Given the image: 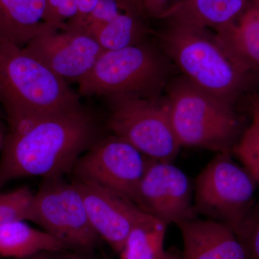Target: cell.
<instances>
[{
	"instance_id": "cell-1",
	"label": "cell",
	"mask_w": 259,
	"mask_h": 259,
	"mask_svg": "<svg viewBox=\"0 0 259 259\" xmlns=\"http://www.w3.org/2000/svg\"><path fill=\"white\" fill-rule=\"evenodd\" d=\"M8 128L0 153V190L26 177L62 178L99 139L97 121L82 107Z\"/></svg>"
},
{
	"instance_id": "cell-2",
	"label": "cell",
	"mask_w": 259,
	"mask_h": 259,
	"mask_svg": "<svg viewBox=\"0 0 259 259\" xmlns=\"http://www.w3.org/2000/svg\"><path fill=\"white\" fill-rule=\"evenodd\" d=\"M0 105L8 125L82 107L69 83L23 48L2 42Z\"/></svg>"
},
{
	"instance_id": "cell-3",
	"label": "cell",
	"mask_w": 259,
	"mask_h": 259,
	"mask_svg": "<svg viewBox=\"0 0 259 259\" xmlns=\"http://www.w3.org/2000/svg\"><path fill=\"white\" fill-rule=\"evenodd\" d=\"M162 44L186 79L232 105L259 80L232 60L206 29L171 23Z\"/></svg>"
},
{
	"instance_id": "cell-4",
	"label": "cell",
	"mask_w": 259,
	"mask_h": 259,
	"mask_svg": "<svg viewBox=\"0 0 259 259\" xmlns=\"http://www.w3.org/2000/svg\"><path fill=\"white\" fill-rule=\"evenodd\" d=\"M174 131L181 146L231 151L239 134L234 105L190 82L172 85L166 100Z\"/></svg>"
},
{
	"instance_id": "cell-5",
	"label": "cell",
	"mask_w": 259,
	"mask_h": 259,
	"mask_svg": "<svg viewBox=\"0 0 259 259\" xmlns=\"http://www.w3.org/2000/svg\"><path fill=\"white\" fill-rule=\"evenodd\" d=\"M168 67L151 46L141 42L105 51L90 73L78 83V95L155 98L166 79Z\"/></svg>"
},
{
	"instance_id": "cell-6",
	"label": "cell",
	"mask_w": 259,
	"mask_h": 259,
	"mask_svg": "<svg viewBox=\"0 0 259 259\" xmlns=\"http://www.w3.org/2000/svg\"><path fill=\"white\" fill-rule=\"evenodd\" d=\"M26 221L60 241L67 249L93 254L100 237L90 223L82 194L74 181L45 180L34 193Z\"/></svg>"
},
{
	"instance_id": "cell-7",
	"label": "cell",
	"mask_w": 259,
	"mask_h": 259,
	"mask_svg": "<svg viewBox=\"0 0 259 259\" xmlns=\"http://www.w3.org/2000/svg\"><path fill=\"white\" fill-rule=\"evenodd\" d=\"M256 185L231 151L218 153L196 180L194 208L236 233L253 208Z\"/></svg>"
},
{
	"instance_id": "cell-8",
	"label": "cell",
	"mask_w": 259,
	"mask_h": 259,
	"mask_svg": "<svg viewBox=\"0 0 259 259\" xmlns=\"http://www.w3.org/2000/svg\"><path fill=\"white\" fill-rule=\"evenodd\" d=\"M107 126L146 157L172 162L181 147L177 139L167 101L156 98L122 97L110 100Z\"/></svg>"
},
{
	"instance_id": "cell-9",
	"label": "cell",
	"mask_w": 259,
	"mask_h": 259,
	"mask_svg": "<svg viewBox=\"0 0 259 259\" xmlns=\"http://www.w3.org/2000/svg\"><path fill=\"white\" fill-rule=\"evenodd\" d=\"M151 160L125 140L112 135L97 139L80 156L72 173L75 180L109 189L134 202Z\"/></svg>"
},
{
	"instance_id": "cell-10",
	"label": "cell",
	"mask_w": 259,
	"mask_h": 259,
	"mask_svg": "<svg viewBox=\"0 0 259 259\" xmlns=\"http://www.w3.org/2000/svg\"><path fill=\"white\" fill-rule=\"evenodd\" d=\"M23 49L69 84L83 79L105 51L91 34L69 25L42 32Z\"/></svg>"
},
{
	"instance_id": "cell-11",
	"label": "cell",
	"mask_w": 259,
	"mask_h": 259,
	"mask_svg": "<svg viewBox=\"0 0 259 259\" xmlns=\"http://www.w3.org/2000/svg\"><path fill=\"white\" fill-rule=\"evenodd\" d=\"M134 202L167 226L194 219L197 214L192 202L190 180L172 162L151 160Z\"/></svg>"
},
{
	"instance_id": "cell-12",
	"label": "cell",
	"mask_w": 259,
	"mask_h": 259,
	"mask_svg": "<svg viewBox=\"0 0 259 259\" xmlns=\"http://www.w3.org/2000/svg\"><path fill=\"white\" fill-rule=\"evenodd\" d=\"M97 234L120 253L130 232L150 216L132 200L114 191L75 180Z\"/></svg>"
},
{
	"instance_id": "cell-13",
	"label": "cell",
	"mask_w": 259,
	"mask_h": 259,
	"mask_svg": "<svg viewBox=\"0 0 259 259\" xmlns=\"http://www.w3.org/2000/svg\"><path fill=\"white\" fill-rule=\"evenodd\" d=\"M177 226L183 239L182 259H249L236 233L224 223L194 218Z\"/></svg>"
},
{
	"instance_id": "cell-14",
	"label": "cell",
	"mask_w": 259,
	"mask_h": 259,
	"mask_svg": "<svg viewBox=\"0 0 259 259\" xmlns=\"http://www.w3.org/2000/svg\"><path fill=\"white\" fill-rule=\"evenodd\" d=\"M215 31L214 39L227 55L259 79V6L250 1L236 21Z\"/></svg>"
},
{
	"instance_id": "cell-15",
	"label": "cell",
	"mask_w": 259,
	"mask_h": 259,
	"mask_svg": "<svg viewBox=\"0 0 259 259\" xmlns=\"http://www.w3.org/2000/svg\"><path fill=\"white\" fill-rule=\"evenodd\" d=\"M50 30L47 0H0V42L24 48Z\"/></svg>"
},
{
	"instance_id": "cell-16",
	"label": "cell",
	"mask_w": 259,
	"mask_h": 259,
	"mask_svg": "<svg viewBox=\"0 0 259 259\" xmlns=\"http://www.w3.org/2000/svg\"><path fill=\"white\" fill-rule=\"evenodd\" d=\"M250 0H180L167 7L159 18L171 23L214 30L234 23Z\"/></svg>"
},
{
	"instance_id": "cell-17",
	"label": "cell",
	"mask_w": 259,
	"mask_h": 259,
	"mask_svg": "<svg viewBox=\"0 0 259 259\" xmlns=\"http://www.w3.org/2000/svg\"><path fill=\"white\" fill-rule=\"evenodd\" d=\"M67 249L42 230L32 228L24 220L0 226V257L22 259L45 250Z\"/></svg>"
},
{
	"instance_id": "cell-18",
	"label": "cell",
	"mask_w": 259,
	"mask_h": 259,
	"mask_svg": "<svg viewBox=\"0 0 259 259\" xmlns=\"http://www.w3.org/2000/svg\"><path fill=\"white\" fill-rule=\"evenodd\" d=\"M167 225L148 216L130 232L120 252L121 259H161Z\"/></svg>"
},
{
	"instance_id": "cell-19",
	"label": "cell",
	"mask_w": 259,
	"mask_h": 259,
	"mask_svg": "<svg viewBox=\"0 0 259 259\" xmlns=\"http://www.w3.org/2000/svg\"><path fill=\"white\" fill-rule=\"evenodd\" d=\"M147 32L141 18L122 12L92 35L104 51H114L144 42Z\"/></svg>"
},
{
	"instance_id": "cell-20",
	"label": "cell",
	"mask_w": 259,
	"mask_h": 259,
	"mask_svg": "<svg viewBox=\"0 0 259 259\" xmlns=\"http://www.w3.org/2000/svg\"><path fill=\"white\" fill-rule=\"evenodd\" d=\"M233 151L257 185H259L258 126L252 122L235 144Z\"/></svg>"
},
{
	"instance_id": "cell-21",
	"label": "cell",
	"mask_w": 259,
	"mask_h": 259,
	"mask_svg": "<svg viewBox=\"0 0 259 259\" xmlns=\"http://www.w3.org/2000/svg\"><path fill=\"white\" fill-rule=\"evenodd\" d=\"M33 194L27 187L9 191L8 197L0 204V226L15 220L26 221Z\"/></svg>"
},
{
	"instance_id": "cell-22",
	"label": "cell",
	"mask_w": 259,
	"mask_h": 259,
	"mask_svg": "<svg viewBox=\"0 0 259 259\" xmlns=\"http://www.w3.org/2000/svg\"><path fill=\"white\" fill-rule=\"evenodd\" d=\"M249 259H259V207L253 208L236 233Z\"/></svg>"
},
{
	"instance_id": "cell-23",
	"label": "cell",
	"mask_w": 259,
	"mask_h": 259,
	"mask_svg": "<svg viewBox=\"0 0 259 259\" xmlns=\"http://www.w3.org/2000/svg\"><path fill=\"white\" fill-rule=\"evenodd\" d=\"M117 0H99L97 6L89 15L82 27L89 33L93 34L104 25L111 21L122 13Z\"/></svg>"
},
{
	"instance_id": "cell-24",
	"label": "cell",
	"mask_w": 259,
	"mask_h": 259,
	"mask_svg": "<svg viewBox=\"0 0 259 259\" xmlns=\"http://www.w3.org/2000/svg\"><path fill=\"white\" fill-rule=\"evenodd\" d=\"M47 8L49 24L61 30L77 15V0H47Z\"/></svg>"
},
{
	"instance_id": "cell-25",
	"label": "cell",
	"mask_w": 259,
	"mask_h": 259,
	"mask_svg": "<svg viewBox=\"0 0 259 259\" xmlns=\"http://www.w3.org/2000/svg\"><path fill=\"white\" fill-rule=\"evenodd\" d=\"M93 254L69 249L45 250L22 259H93Z\"/></svg>"
},
{
	"instance_id": "cell-26",
	"label": "cell",
	"mask_w": 259,
	"mask_h": 259,
	"mask_svg": "<svg viewBox=\"0 0 259 259\" xmlns=\"http://www.w3.org/2000/svg\"><path fill=\"white\" fill-rule=\"evenodd\" d=\"M99 0H77L78 13L76 18L66 25L81 28L86 21L89 15L97 6Z\"/></svg>"
},
{
	"instance_id": "cell-27",
	"label": "cell",
	"mask_w": 259,
	"mask_h": 259,
	"mask_svg": "<svg viewBox=\"0 0 259 259\" xmlns=\"http://www.w3.org/2000/svg\"><path fill=\"white\" fill-rule=\"evenodd\" d=\"M168 0H144L145 14L153 18H159L166 9Z\"/></svg>"
},
{
	"instance_id": "cell-28",
	"label": "cell",
	"mask_w": 259,
	"mask_h": 259,
	"mask_svg": "<svg viewBox=\"0 0 259 259\" xmlns=\"http://www.w3.org/2000/svg\"><path fill=\"white\" fill-rule=\"evenodd\" d=\"M121 10L142 18L145 14L144 0H117Z\"/></svg>"
},
{
	"instance_id": "cell-29",
	"label": "cell",
	"mask_w": 259,
	"mask_h": 259,
	"mask_svg": "<svg viewBox=\"0 0 259 259\" xmlns=\"http://www.w3.org/2000/svg\"><path fill=\"white\" fill-rule=\"evenodd\" d=\"M250 112H251L253 123L259 127V93L253 96L250 104Z\"/></svg>"
},
{
	"instance_id": "cell-30",
	"label": "cell",
	"mask_w": 259,
	"mask_h": 259,
	"mask_svg": "<svg viewBox=\"0 0 259 259\" xmlns=\"http://www.w3.org/2000/svg\"><path fill=\"white\" fill-rule=\"evenodd\" d=\"M5 135H6V132H5L4 127L0 121V153L3 149V144H4Z\"/></svg>"
},
{
	"instance_id": "cell-31",
	"label": "cell",
	"mask_w": 259,
	"mask_h": 259,
	"mask_svg": "<svg viewBox=\"0 0 259 259\" xmlns=\"http://www.w3.org/2000/svg\"><path fill=\"white\" fill-rule=\"evenodd\" d=\"M161 259H182V258H177V257L175 256V255L171 254V253H167V252L165 251L164 254H163V257H162Z\"/></svg>"
},
{
	"instance_id": "cell-32",
	"label": "cell",
	"mask_w": 259,
	"mask_h": 259,
	"mask_svg": "<svg viewBox=\"0 0 259 259\" xmlns=\"http://www.w3.org/2000/svg\"><path fill=\"white\" fill-rule=\"evenodd\" d=\"M252 3H254V4L258 5L259 6V0H250Z\"/></svg>"
},
{
	"instance_id": "cell-33",
	"label": "cell",
	"mask_w": 259,
	"mask_h": 259,
	"mask_svg": "<svg viewBox=\"0 0 259 259\" xmlns=\"http://www.w3.org/2000/svg\"><path fill=\"white\" fill-rule=\"evenodd\" d=\"M105 259H109V258H105Z\"/></svg>"
}]
</instances>
